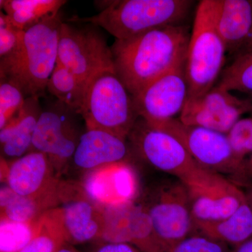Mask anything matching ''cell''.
Returning <instances> with one entry per match:
<instances>
[{
    "instance_id": "19",
    "label": "cell",
    "mask_w": 252,
    "mask_h": 252,
    "mask_svg": "<svg viewBox=\"0 0 252 252\" xmlns=\"http://www.w3.org/2000/svg\"><path fill=\"white\" fill-rule=\"evenodd\" d=\"M217 30L227 53L240 54L246 49L252 32V1L215 0Z\"/></svg>"
},
{
    "instance_id": "20",
    "label": "cell",
    "mask_w": 252,
    "mask_h": 252,
    "mask_svg": "<svg viewBox=\"0 0 252 252\" xmlns=\"http://www.w3.org/2000/svg\"><path fill=\"white\" fill-rule=\"evenodd\" d=\"M42 111L39 97L26 98L19 114L0 130L1 157L14 160L31 152L33 135Z\"/></svg>"
},
{
    "instance_id": "14",
    "label": "cell",
    "mask_w": 252,
    "mask_h": 252,
    "mask_svg": "<svg viewBox=\"0 0 252 252\" xmlns=\"http://www.w3.org/2000/svg\"><path fill=\"white\" fill-rule=\"evenodd\" d=\"M250 109V99H239L230 91L217 86L200 97L187 99L179 119L185 125L205 127L226 135Z\"/></svg>"
},
{
    "instance_id": "26",
    "label": "cell",
    "mask_w": 252,
    "mask_h": 252,
    "mask_svg": "<svg viewBox=\"0 0 252 252\" xmlns=\"http://www.w3.org/2000/svg\"><path fill=\"white\" fill-rule=\"evenodd\" d=\"M65 243L62 226L54 208L44 214L39 233L18 252H57Z\"/></svg>"
},
{
    "instance_id": "7",
    "label": "cell",
    "mask_w": 252,
    "mask_h": 252,
    "mask_svg": "<svg viewBox=\"0 0 252 252\" xmlns=\"http://www.w3.org/2000/svg\"><path fill=\"white\" fill-rule=\"evenodd\" d=\"M167 252L193 235L194 222L188 192L177 177L160 181L144 194L140 204Z\"/></svg>"
},
{
    "instance_id": "38",
    "label": "cell",
    "mask_w": 252,
    "mask_h": 252,
    "mask_svg": "<svg viewBox=\"0 0 252 252\" xmlns=\"http://www.w3.org/2000/svg\"><path fill=\"white\" fill-rule=\"evenodd\" d=\"M251 48H252V32L251 36H250V41H249V42L248 44V46H247L246 49H245V50L251 49ZM245 50H244V51H245Z\"/></svg>"
},
{
    "instance_id": "2",
    "label": "cell",
    "mask_w": 252,
    "mask_h": 252,
    "mask_svg": "<svg viewBox=\"0 0 252 252\" xmlns=\"http://www.w3.org/2000/svg\"><path fill=\"white\" fill-rule=\"evenodd\" d=\"M61 12L25 31L22 48L13 59L0 63V77L17 84L26 97H39L58 62Z\"/></svg>"
},
{
    "instance_id": "23",
    "label": "cell",
    "mask_w": 252,
    "mask_h": 252,
    "mask_svg": "<svg viewBox=\"0 0 252 252\" xmlns=\"http://www.w3.org/2000/svg\"><path fill=\"white\" fill-rule=\"evenodd\" d=\"M89 84L57 63L48 81L46 91L61 103L79 114Z\"/></svg>"
},
{
    "instance_id": "24",
    "label": "cell",
    "mask_w": 252,
    "mask_h": 252,
    "mask_svg": "<svg viewBox=\"0 0 252 252\" xmlns=\"http://www.w3.org/2000/svg\"><path fill=\"white\" fill-rule=\"evenodd\" d=\"M54 209L49 203L31 197L18 195L6 185L0 190V219L27 222L36 220Z\"/></svg>"
},
{
    "instance_id": "12",
    "label": "cell",
    "mask_w": 252,
    "mask_h": 252,
    "mask_svg": "<svg viewBox=\"0 0 252 252\" xmlns=\"http://www.w3.org/2000/svg\"><path fill=\"white\" fill-rule=\"evenodd\" d=\"M127 137L145 161L171 177L182 178L198 165L175 137L149 126L141 118Z\"/></svg>"
},
{
    "instance_id": "11",
    "label": "cell",
    "mask_w": 252,
    "mask_h": 252,
    "mask_svg": "<svg viewBox=\"0 0 252 252\" xmlns=\"http://www.w3.org/2000/svg\"><path fill=\"white\" fill-rule=\"evenodd\" d=\"M1 180L18 195L37 199L54 208L59 206L62 179L44 154L32 151L11 161L1 157Z\"/></svg>"
},
{
    "instance_id": "29",
    "label": "cell",
    "mask_w": 252,
    "mask_h": 252,
    "mask_svg": "<svg viewBox=\"0 0 252 252\" xmlns=\"http://www.w3.org/2000/svg\"><path fill=\"white\" fill-rule=\"evenodd\" d=\"M25 31L13 26L4 12L0 13V63L13 59L22 48Z\"/></svg>"
},
{
    "instance_id": "18",
    "label": "cell",
    "mask_w": 252,
    "mask_h": 252,
    "mask_svg": "<svg viewBox=\"0 0 252 252\" xmlns=\"http://www.w3.org/2000/svg\"><path fill=\"white\" fill-rule=\"evenodd\" d=\"M128 154L125 139L107 131L86 129L81 135L71 163L84 174L104 165L127 161Z\"/></svg>"
},
{
    "instance_id": "3",
    "label": "cell",
    "mask_w": 252,
    "mask_h": 252,
    "mask_svg": "<svg viewBox=\"0 0 252 252\" xmlns=\"http://www.w3.org/2000/svg\"><path fill=\"white\" fill-rule=\"evenodd\" d=\"M98 14L68 22L91 23L124 40L157 28L181 25L193 4L189 0H119L103 1Z\"/></svg>"
},
{
    "instance_id": "27",
    "label": "cell",
    "mask_w": 252,
    "mask_h": 252,
    "mask_svg": "<svg viewBox=\"0 0 252 252\" xmlns=\"http://www.w3.org/2000/svg\"><path fill=\"white\" fill-rule=\"evenodd\" d=\"M219 87L252 94V48L237 55L222 73Z\"/></svg>"
},
{
    "instance_id": "39",
    "label": "cell",
    "mask_w": 252,
    "mask_h": 252,
    "mask_svg": "<svg viewBox=\"0 0 252 252\" xmlns=\"http://www.w3.org/2000/svg\"><path fill=\"white\" fill-rule=\"evenodd\" d=\"M250 101H251V109H250V113H251L252 116V99H250Z\"/></svg>"
},
{
    "instance_id": "28",
    "label": "cell",
    "mask_w": 252,
    "mask_h": 252,
    "mask_svg": "<svg viewBox=\"0 0 252 252\" xmlns=\"http://www.w3.org/2000/svg\"><path fill=\"white\" fill-rule=\"evenodd\" d=\"M27 97L21 88L4 77H0V130L19 114Z\"/></svg>"
},
{
    "instance_id": "17",
    "label": "cell",
    "mask_w": 252,
    "mask_h": 252,
    "mask_svg": "<svg viewBox=\"0 0 252 252\" xmlns=\"http://www.w3.org/2000/svg\"><path fill=\"white\" fill-rule=\"evenodd\" d=\"M101 241L129 243L143 252H167L143 207L135 202L104 212Z\"/></svg>"
},
{
    "instance_id": "37",
    "label": "cell",
    "mask_w": 252,
    "mask_h": 252,
    "mask_svg": "<svg viewBox=\"0 0 252 252\" xmlns=\"http://www.w3.org/2000/svg\"><path fill=\"white\" fill-rule=\"evenodd\" d=\"M252 153V132L251 135H250V139L247 142L246 146H245V157L248 155L249 154Z\"/></svg>"
},
{
    "instance_id": "32",
    "label": "cell",
    "mask_w": 252,
    "mask_h": 252,
    "mask_svg": "<svg viewBox=\"0 0 252 252\" xmlns=\"http://www.w3.org/2000/svg\"><path fill=\"white\" fill-rule=\"evenodd\" d=\"M90 252H143L129 243H98Z\"/></svg>"
},
{
    "instance_id": "4",
    "label": "cell",
    "mask_w": 252,
    "mask_h": 252,
    "mask_svg": "<svg viewBox=\"0 0 252 252\" xmlns=\"http://www.w3.org/2000/svg\"><path fill=\"white\" fill-rule=\"evenodd\" d=\"M226 53L217 28L215 0H203L195 11L186 60L188 99L200 97L213 89Z\"/></svg>"
},
{
    "instance_id": "21",
    "label": "cell",
    "mask_w": 252,
    "mask_h": 252,
    "mask_svg": "<svg viewBox=\"0 0 252 252\" xmlns=\"http://www.w3.org/2000/svg\"><path fill=\"white\" fill-rule=\"evenodd\" d=\"M194 222V233L234 248L252 238V210L246 198L230 216L215 221Z\"/></svg>"
},
{
    "instance_id": "6",
    "label": "cell",
    "mask_w": 252,
    "mask_h": 252,
    "mask_svg": "<svg viewBox=\"0 0 252 252\" xmlns=\"http://www.w3.org/2000/svg\"><path fill=\"white\" fill-rule=\"evenodd\" d=\"M152 127L175 137L200 167L226 177L240 188L248 187L245 160L235 155L225 134L198 126L185 125L179 118Z\"/></svg>"
},
{
    "instance_id": "13",
    "label": "cell",
    "mask_w": 252,
    "mask_h": 252,
    "mask_svg": "<svg viewBox=\"0 0 252 252\" xmlns=\"http://www.w3.org/2000/svg\"><path fill=\"white\" fill-rule=\"evenodd\" d=\"M185 64H180L152 81L132 97L139 117L154 126L176 119L188 99Z\"/></svg>"
},
{
    "instance_id": "25",
    "label": "cell",
    "mask_w": 252,
    "mask_h": 252,
    "mask_svg": "<svg viewBox=\"0 0 252 252\" xmlns=\"http://www.w3.org/2000/svg\"><path fill=\"white\" fill-rule=\"evenodd\" d=\"M43 215L27 222L0 219V252H18L31 243L40 230Z\"/></svg>"
},
{
    "instance_id": "22",
    "label": "cell",
    "mask_w": 252,
    "mask_h": 252,
    "mask_svg": "<svg viewBox=\"0 0 252 252\" xmlns=\"http://www.w3.org/2000/svg\"><path fill=\"white\" fill-rule=\"evenodd\" d=\"M64 0H1V9L15 27L27 31L37 23L60 12Z\"/></svg>"
},
{
    "instance_id": "16",
    "label": "cell",
    "mask_w": 252,
    "mask_h": 252,
    "mask_svg": "<svg viewBox=\"0 0 252 252\" xmlns=\"http://www.w3.org/2000/svg\"><path fill=\"white\" fill-rule=\"evenodd\" d=\"M80 137L67 114L56 109L42 111L33 135L32 151L45 154L61 178L70 166Z\"/></svg>"
},
{
    "instance_id": "9",
    "label": "cell",
    "mask_w": 252,
    "mask_h": 252,
    "mask_svg": "<svg viewBox=\"0 0 252 252\" xmlns=\"http://www.w3.org/2000/svg\"><path fill=\"white\" fill-rule=\"evenodd\" d=\"M180 180L188 192L193 220H223L245 200L244 190L234 182L198 165Z\"/></svg>"
},
{
    "instance_id": "36",
    "label": "cell",
    "mask_w": 252,
    "mask_h": 252,
    "mask_svg": "<svg viewBox=\"0 0 252 252\" xmlns=\"http://www.w3.org/2000/svg\"><path fill=\"white\" fill-rule=\"evenodd\" d=\"M57 252H79L74 246L67 243L63 244Z\"/></svg>"
},
{
    "instance_id": "10",
    "label": "cell",
    "mask_w": 252,
    "mask_h": 252,
    "mask_svg": "<svg viewBox=\"0 0 252 252\" xmlns=\"http://www.w3.org/2000/svg\"><path fill=\"white\" fill-rule=\"evenodd\" d=\"M56 213L66 243L73 246L99 243L104 226V210L87 195L79 181L61 180Z\"/></svg>"
},
{
    "instance_id": "30",
    "label": "cell",
    "mask_w": 252,
    "mask_h": 252,
    "mask_svg": "<svg viewBox=\"0 0 252 252\" xmlns=\"http://www.w3.org/2000/svg\"><path fill=\"white\" fill-rule=\"evenodd\" d=\"M226 244L205 236L193 234L180 242L169 250L168 252H230Z\"/></svg>"
},
{
    "instance_id": "1",
    "label": "cell",
    "mask_w": 252,
    "mask_h": 252,
    "mask_svg": "<svg viewBox=\"0 0 252 252\" xmlns=\"http://www.w3.org/2000/svg\"><path fill=\"white\" fill-rule=\"evenodd\" d=\"M183 25L157 28L111 46L114 69L132 97L186 63L190 34Z\"/></svg>"
},
{
    "instance_id": "34",
    "label": "cell",
    "mask_w": 252,
    "mask_h": 252,
    "mask_svg": "<svg viewBox=\"0 0 252 252\" xmlns=\"http://www.w3.org/2000/svg\"><path fill=\"white\" fill-rule=\"evenodd\" d=\"M245 171L249 185L252 184V153L250 158L245 161ZM248 185V186H249Z\"/></svg>"
},
{
    "instance_id": "35",
    "label": "cell",
    "mask_w": 252,
    "mask_h": 252,
    "mask_svg": "<svg viewBox=\"0 0 252 252\" xmlns=\"http://www.w3.org/2000/svg\"><path fill=\"white\" fill-rule=\"evenodd\" d=\"M244 193H245L247 202H248L249 205H250L252 210V185L245 187V190H244Z\"/></svg>"
},
{
    "instance_id": "15",
    "label": "cell",
    "mask_w": 252,
    "mask_h": 252,
    "mask_svg": "<svg viewBox=\"0 0 252 252\" xmlns=\"http://www.w3.org/2000/svg\"><path fill=\"white\" fill-rule=\"evenodd\" d=\"M79 182L91 200L104 210L133 203L140 194L137 172L127 161L86 172Z\"/></svg>"
},
{
    "instance_id": "31",
    "label": "cell",
    "mask_w": 252,
    "mask_h": 252,
    "mask_svg": "<svg viewBox=\"0 0 252 252\" xmlns=\"http://www.w3.org/2000/svg\"><path fill=\"white\" fill-rule=\"evenodd\" d=\"M252 132V117L240 119L226 134L235 155L245 160V149Z\"/></svg>"
},
{
    "instance_id": "33",
    "label": "cell",
    "mask_w": 252,
    "mask_h": 252,
    "mask_svg": "<svg viewBox=\"0 0 252 252\" xmlns=\"http://www.w3.org/2000/svg\"><path fill=\"white\" fill-rule=\"evenodd\" d=\"M230 252H252V238L241 245L231 249Z\"/></svg>"
},
{
    "instance_id": "5",
    "label": "cell",
    "mask_w": 252,
    "mask_h": 252,
    "mask_svg": "<svg viewBox=\"0 0 252 252\" xmlns=\"http://www.w3.org/2000/svg\"><path fill=\"white\" fill-rule=\"evenodd\" d=\"M79 114L86 129L127 138L138 120L133 98L115 72L104 71L89 83Z\"/></svg>"
},
{
    "instance_id": "8",
    "label": "cell",
    "mask_w": 252,
    "mask_h": 252,
    "mask_svg": "<svg viewBox=\"0 0 252 252\" xmlns=\"http://www.w3.org/2000/svg\"><path fill=\"white\" fill-rule=\"evenodd\" d=\"M81 23L84 26L68 21L61 24L57 63L81 80L90 83L99 73L115 69L112 50L99 27Z\"/></svg>"
}]
</instances>
